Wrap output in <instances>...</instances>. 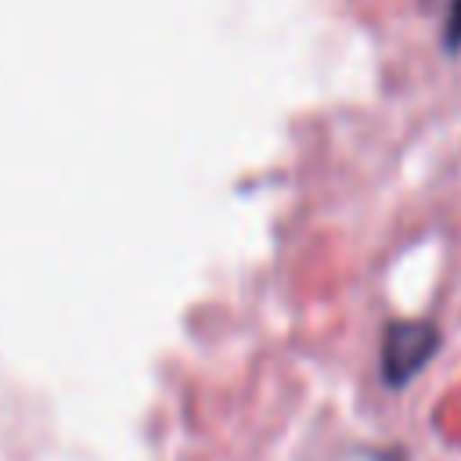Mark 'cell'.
I'll return each mask as SVG.
<instances>
[{"label":"cell","instance_id":"obj_1","mask_svg":"<svg viewBox=\"0 0 461 461\" xmlns=\"http://www.w3.org/2000/svg\"><path fill=\"white\" fill-rule=\"evenodd\" d=\"M439 349V331L429 321H393L382 331V382L389 389H403L411 378L425 371V364Z\"/></svg>","mask_w":461,"mask_h":461},{"label":"cell","instance_id":"obj_2","mask_svg":"<svg viewBox=\"0 0 461 461\" xmlns=\"http://www.w3.org/2000/svg\"><path fill=\"white\" fill-rule=\"evenodd\" d=\"M443 43L450 50H461V0H450V14L443 25Z\"/></svg>","mask_w":461,"mask_h":461}]
</instances>
